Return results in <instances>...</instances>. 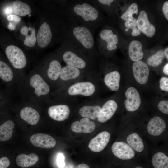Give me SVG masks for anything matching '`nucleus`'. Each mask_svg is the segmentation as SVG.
Segmentation results:
<instances>
[{"mask_svg": "<svg viewBox=\"0 0 168 168\" xmlns=\"http://www.w3.org/2000/svg\"><path fill=\"white\" fill-rule=\"evenodd\" d=\"M142 49V44L140 41L133 40L131 42L128 47V54L131 60L135 62L142 59L144 54Z\"/></svg>", "mask_w": 168, "mask_h": 168, "instance_id": "4be33fe9", "label": "nucleus"}, {"mask_svg": "<svg viewBox=\"0 0 168 168\" xmlns=\"http://www.w3.org/2000/svg\"><path fill=\"white\" fill-rule=\"evenodd\" d=\"M30 84L34 88V93L38 97L46 95L50 91L49 85L39 74H35L31 77Z\"/></svg>", "mask_w": 168, "mask_h": 168, "instance_id": "f8f14e48", "label": "nucleus"}, {"mask_svg": "<svg viewBox=\"0 0 168 168\" xmlns=\"http://www.w3.org/2000/svg\"><path fill=\"white\" fill-rule=\"evenodd\" d=\"M5 53L9 61L15 68L21 69L26 66V56L19 47L13 45L8 46L6 49Z\"/></svg>", "mask_w": 168, "mask_h": 168, "instance_id": "20e7f679", "label": "nucleus"}, {"mask_svg": "<svg viewBox=\"0 0 168 168\" xmlns=\"http://www.w3.org/2000/svg\"><path fill=\"white\" fill-rule=\"evenodd\" d=\"M136 23L138 29L147 37H152L155 34V28L150 22L145 11L142 10L140 12Z\"/></svg>", "mask_w": 168, "mask_h": 168, "instance_id": "9d476101", "label": "nucleus"}, {"mask_svg": "<svg viewBox=\"0 0 168 168\" xmlns=\"http://www.w3.org/2000/svg\"><path fill=\"white\" fill-rule=\"evenodd\" d=\"M52 33L50 26L46 22H44L40 26L37 32V40L38 46L44 48L48 45L51 42Z\"/></svg>", "mask_w": 168, "mask_h": 168, "instance_id": "ddd939ff", "label": "nucleus"}, {"mask_svg": "<svg viewBox=\"0 0 168 168\" xmlns=\"http://www.w3.org/2000/svg\"><path fill=\"white\" fill-rule=\"evenodd\" d=\"M30 141L34 146L44 149L52 148L56 144L54 138L49 135L42 133L33 135L30 138Z\"/></svg>", "mask_w": 168, "mask_h": 168, "instance_id": "6e6552de", "label": "nucleus"}, {"mask_svg": "<svg viewBox=\"0 0 168 168\" xmlns=\"http://www.w3.org/2000/svg\"><path fill=\"white\" fill-rule=\"evenodd\" d=\"M101 108L99 105L85 106L82 107L79 110L80 114L84 118L93 120L98 117Z\"/></svg>", "mask_w": 168, "mask_h": 168, "instance_id": "5701e85b", "label": "nucleus"}, {"mask_svg": "<svg viewBox=\"0 0 168 168\" xmlns=\"http://www.w3.org/2000/svg\"><path fill=\"white\" fill-rule=\"evenodd\" d=\"M99 36L102 40L106 42V47L108 50L111 51L117 49L118 36L116 35L113 34L112 30L104 29L100 33Z\"/></svg>", "mask_w": 168, "mask_h": 168, "instance_id": "a211bd4d", "label": "nucleus"}, {"mask_svg": "<svg viewBox=\"0 0 168 168\" xmlns=\"http://www.w3.org/2000/svg\"><path fill=\"white\" fill-rule=\"evenodd\" d=\"M39 157L36 154L32 153L28 155L21 154L16 159V163L21 168H26L35 165L39 160Z\"/></svg>", "mask_w": 168, "mask_h": 168, "instance_id": "aec40b11", "label": "nucleus"}, {"mask_svg": "<svg viewBox=\"0 0 168 168\" xmlns=\"http://www.w3.org/2000/svg\"><path fill=\"white\" fill-rule=\"evenodd\" d=\"M111 150L115 156L123 160L132 159L135 154L134 150L128 144L123 142H114L112 145Z\"/></svg>", "mask_w": 168, "mask_h": 168, "instance_id": "39448f33", "label": "nucleus"}, {"mask_svg": "<svg viewBox=\"0 0 168 168\" xmlns=\"http://www.w3.org/2000/svg\"><path fill=\"white\" fill-rule=\"evenodd\" d=\"M164 51L160 50L147 59V64L153 67H156L160 65L165 57Z\"/></svg>", "mask_w": 168, "mask_h": 168, "instance_id": "2f4dec72", "label": "nucleus"}, {"mask_svg": "<svg viewBox=\"0 0 168 168\" xmlns=\"http://www.w3.org/2000/svg\"><path fill=\"white\" fill-rule=\"evenodd\" d=\"M20 32L22 35L25 36L24 41V44L30 47L34 46L37 40L35 29L32 27H28L24 26L21 28Z\"/></svg>", "mask_w": 168, "mask_h": 168, "instance_id": "393cba45", "label": "nucleus"}, {"mask_svg": "<svg viewBox=\"0 0 168 168\" xmlns=\"http://www.w3.org/2000/svg\"><path fill=\"white\" fill-rule=\"evenodd\" d=\"M168 64L167 63L163 67V72L166 75H168Z\"/></svg>", "mask_w": 168, "mask_h": 168, "instance_id": "a18cd8bd", "label": "nucleus"}, {"mask_svg": "<svg viewBox=\"0 0 168 168\" xmlns=\"http://www.w3.org/2000/svg\"><path fill=\"white\" fill-rule=\"evenodd\" d=\"M10 164L9 160L7 157H3L0 159V168H7Z\"/></svg>", "mask_w": 168, "mask_h": 168, "instance_id": "4c0bfd02", "label": "nucleus"}, {"mask_svg": "<svg viewBox=\"0 0 168 168\" xmlns=\"http://www.w3.org/2000/svg\"><path fill=\"white\" fill-rule=\"evenodd\" d=\"M95 86L89 82H80L70 86L68 89V94L71 96L81 95L90 96L94 93Z\"/></svg>", "mask_w": 168, "mask_h": 168, "instance_id": "423d86ee", "label": "nucleus"}, {"mask_svg": "<svg viewBox=\"0 0 168 168\" xmlns=\"http://www.w3.org/2000/svg\"><path fill=\"white\" fill-rule=\"evenodd\" d=\"M31 15L30 14L29 15V16L30 17L31 16Z\"/></svg>", "mask_w": 168, "mask_h": 168, "instance_id": "8fccbe9b", "label": "nucleus"}, {"mask_svg": "<svg viewBox=\"0 0 168 168\" xmlns=\"http://www.w3.org/2000/svg\"><path fill=\"white\" fill-rule=\"evenodd\" d=\"M63 11L68 21L85 26L92 32L96 27L99 11L91 0H66Z\"/></svg>", "mask_w": 168, "mask_h": 168, "instance_id": "f257e3e1", "label": "nucleus"}, {"mask_svg": "<svg viewBox=\"0 0 168 168\" xmlns=\"http://www.w3.org/2000/svg\"><path fill=\"white\" fill-rule=\"evenodd\" d=\"M12 6L14 13L16 15L25 16L30 14L31 12L29 5L19 0L14 1Z\"/></svg>", "mask_w": 168, "mask_h": 168, "instance_id": "c756f323", "label": "nucleus"}, {"mask_svg": "<svg viewBox=\"0 0 168 168\" xmlns=\"http://www.w3.org/2000/svg\"><path fill=\"white\" fill-rule=\"evenodd\" d=\"M100 4L102 5H107L109 6L113 2V0H98L96 1Z\"/></svg>", "mask_w": 168, "mask_h": 168, "instance_id": "a19ab883", "label": "nucleus"}, {"mask_svg": "<svg viewBox=\"0 0 168 168\" xmlns=\"http://www.w3.org/2000/svg\"><path fill=\"white\" fill-rule=\"evenodd\" d=\"M110 137V134L108 132H102L90 141L88 147L93 152H100L107 145Z\"/></svg>", "mask_w": 168, "mask_h": 168, "instance_id": "9b49d317", "label": "nucleus"}, {"mask_svg": "<svg viewBox=\"0 0 168 168\" xmlns=\"http://www.w3.org/2000/svg\"><path fill=\"white\" fill-rule=\"evenodd\" d=\"M160 87L164 91H168V78L165 77H161L159 81Z\"/></svg>", "mask_w": 168, "mask_h": 168, "instance_id": "c9c22d12", "label": "nucleus"}, {"mask_svg": "<svg viewBox=\"0 0 168 168\" xmlns=\"http://www.w3.org/2000/svg\"><path fill=\"white\" fill-rule=\"evenodd\" d=\"M120 75L116 71L107 74L104 77V82L107 87L111 91H116L119 87Z\"/></svg>", "mask_w": 168, "mask_h": 168, "instance_id": "412c9836", "label": "nucleus"}, {"mask_svg": "<svg viewBox=\"0 0 168 168\" xmlns=\"http://www.w3.org/2000/svg\"><path fill=\"white\" fill-rule=\"evenodd\" d=\"M133 71L134 77L139 83L143 84L148 81L149 71L147 65L141 61L134 62L132 66Z\"/></svg>", "mask_w": 168, "mask_h": 168, "instance_id": "1a4fd4ad", "label": "nucleus"}, {"mask_svg": "<svg viewBox=\"0 0 168 168\" xmlns=\"http://www.w3.org/2000/svg\"><path fill=\"white\" fill-rule=\"evenodd\" d=\"M159 110L162 113L166 114H168V101L162 100L158 104Z\"/></svg>", "mask_w": 168, "mask_h": 168, "instance_id": "f704fd0d", "label": "nucleus"}, {"mask_svg": "<svg viewBox=\"0 0 168 168\" xmlns=\"http://www.w3.org/2000/svg\"><path fill=\"white\" fill-rule=\"evenodd\" d=\"M63 37L64 41L84 54L92 57L96 49L93 32L89 29L68 21L64 30Z\"/></svg>", "mask_w": 168, "mask_h": 168, "instance_id": "f03ea898", "label": "nucleus"}, {"mask_svg": "<svg viewBox=\"0 0 168 168\" xmlns=\"http://www.w3.org/2000/svg\"><path fill=\"white\" fill-rule=\"evenodd\" d=\"M95 128V122L86 118H83L80 121H75L71 125L72 130L76 133H90L94 131Z\"/></svg>", "mask_w": 168, "mask_h": 168, "instance_id": "2eb2a0df", "label": "nucleus"}, {"mask_svg": "<svg viewBox=\"0 0 168 168\" xmlns=\"http://www.w3.org/2000/svg\"><path fill=\"white\" fill-rule=\"evenodd\" d=\"M166 128L165 121L159 116H154L149 121L147 127L149 134L156 136L162 134Z\"/></svg>", "mask_w": 168, "mask_h": 168, "instance_id": "dca6fc26", "label": "nucleus"}, {"mask_svg": "<svg viewBox=\"0 0 168 168\" xmlns=\"http://www.w3.org/2000/svg\"><path fill=\"white\" fill-rule=\"evenodd\" d=\"M137 4L136 3L132 4L128 8L126 11L123 14L121 18L124 21H128L133 19V14L138 13Z\"/></svg>", "mask_w": 168, "mask_h": 168, "instance_id": "473e14b6", "label": "nucleus"}, {"mask_svg": "<svg viewBox=\"0 0 168 168\" xmlns=\"http://www.w3.org/2000/svg\"><path fill=\"white\" fill-rule=\"evenodd\" d=\"M126 99L124 104L128 111L134 112L140 107L141 103L140 96L138 91L133 87L128 88L125 93Z\"/></svg>", "mask_w": 168, "mask_h": 168, "instance_id": "0eeeda50", "label": "nucleus"}, {"mask_svg": "<svg viewBox=\"0 0 168 168\" xmlns=\"http://www.w3.org/2000/svg\"><path fill=\"white\" fill-rule=\"evenodd\" d=\"M13 77V74L11 68L6 63L0 61V78L5 81L9 82Z\"/></svg>", "mask_w": 168, "mask_h": 168, "instance_id": "7c9ffc66", "label": "nucleus"}, {"mask_svg": "<svg viewBox=\"0 0 168 168\" xmlns=\"http://www.w3.org/2000/svg\"><path fill=\"white\" fill-rule=\"evenodd\" d=\"M70 110L68 106L64 104L54 105L48 110L49 117L53 119L59 121H63L69 116Z\"/></svg>", "mask_w": 168, "mask_h": 168, "instance_id": "4468645a", "label": "nucleus"}, {"mask_svg": "<svg viewBox=\"0 0 168 168\" xmlns=\"http://www.w3.org/2000/svg\"><path fill=\"white\" fill-rule=\"evenodd\" d=\"M14 127V122L12 120H8L0 126V141H6L11 138Z\"/></svg>", "mask_w": 168, "mask_h": 168, "instance_id": "bb28decb", "label": "nucleus"}, {"mask_svg": "<svg viewBox=\"0 0 168 168\" xmlns=\"http://www.w3.org/2000/svg\"><path fill=\"white\" fill-rule=\"evenodd\" d=\"M57 163L60 168H63L65 166L64 157L62 153H59L57 157Z\"/></svg>", "mask_w": 168, "mask_h": 168, "instance_id": "e433bc0d", "label": "nucleus"}, {"mask_svg": "<svg viewBox=\"0 0 168 168\" xmlns=\"http://www.w3.org/2000/svg\"><path fill=\"white\" fill-rule=\"evenodd\" d=\"M20 115L21 118L31 125L36 124L40 119L38 112L30 107H26L21 111Z\"/></svg>", "mask_w": 168, "mask_h": 168, "instance_id": "6ab92c4d", "label": "nucleus"}, {"mask_svg": "<svg viewBox=\"0 0 168 168\" xmlns=\"http://www.w3.org/2000/svg\"><path fill=\"white\" fill-rule=\"evenodd\" d=\"M129 30V29H128V28H126V29H125V31L127 32V31H128V30Z\"/></svg>", "mask_w": 168, "mask_h": 168, "instance_id": "09e8293b", "label": "nucleus"}, {"mask_svg": "<svg viewBox=\"0 0 168 168\" xmlns=\"http://www.w3.org/2000/svg\"><path fill=\"white\" fill-rule=\"evenodd\" d=\"M12 12V8L11 6H8L6 7L4 10V13L6 15L10 14Z\"/></svg>", "mask_w": 168, "mask_h": 168, "instance_id": "79ce46f5", "label": "nucleus"}, {"mask_svg": "<svg viewBox=\"0 0 168 168\" xmlns=\"http://www.w3.org/2000/svg\"><path fill=\"white\" fill-rule=\"evenodd\" d=\"M128 144L134 150L138 152H142L144 149L143 142L138 134L133 133L127 137Z\"/></svg>", "mask_w": 168, "mask_h": 168, "instance_id": "a878e982", "label": "nucleus"}, {"mask_svg": "<svg viewBox=\"0 0 168 168\" xmlns=\"http://www.w3.org/2000/svg\"><path fill=\"white\" fill-rule=\"evenodd\" d=\"M165 56H166L167 59H168V48H166L164 51Z\"/></svg>", "mask_w": 168, "mask_h": 168, "instance_id": "49530a36", "label": "nucleus"}, {"mask_svg": "<svg viewBox=\"0 0 168 168\" xmlns=\"http://www.w3.org/2000/svg\"><path fill=\"white\" fill-rule=\"evenodd\" d=\"M80 74V69L67 65L62 68L59 77L62 80L66 81L77 78Z\"/></svg>", "mask_w": 168, "mask_h": 168, "instance_id": "b1692460", "label": "nucleus"}, {"mask_svg": "<svg viewBox=\"0 0 168 168\" xmlns=\"http://www.w3.org/2000/svg\"><path fill=\"white\" fill-rule=\"evenodd\" d=\"M118 108L116 102L110 100L106 102L103 106L100 114L97 118L98 121L104 123L110 119L113 115Z\"/></svg>", "mask_w": 168, "mask_h": 168, "instance_id": "f3484780", "label": "nucleus"}, {"mask_svg": "<svg viewBox=\"0 0 168 168\" xmlns=\"http://www.w3.org/2000/svg\"><path fill=\"white\" fill-rule=\"evenodd\" d=\"M75 168H90V167L87 164L82 163L78 165Z\"/></svg>", "mask_w": 168, "mask_h": 168, "instance_id": "37998d69", "label": "nucleus"}, {"mask_svg": "<svg viewBox=\"0 0 168 168\" xmlns=\"http://www.w3.org/2000/svg\"><path fill=\"white\" fill-rule=\"evenodd\" d=\"M62 58L67 65L82 69L87 68V61L83 58L85 55L69 43L64 41Z\"/></svg>", "mask_w": 168, "mask_h": 168, "instance_id": "7ed1b4c3", "label": "nucleus"}, {"mask_svg": "<svg viewBox=\"0 0 168 168\" xmlns=\"http://www.w3.org/2000/svg\"><path fill=\"white\" fill-rule=\"evenodd\" d=\"M62 69L60 62L57 60H53L50 63L47 71L49 78L53 81L57 80L60 76Z\"/></svg>", "mask_w": 168, "mask_h": 168, "instance_id": "cd10ccee", "label": "nucleus"}, {"mask_svg": "<svg viewBox=\"0 0 168 168\" xmlns=\"http://www.w3.org/2000/svg\"><path fill=\"white\" fill-rule=\"evenodd\" d=\"M136 19H133L132 20L127 21L125 23V26L128 29H132V35L134 36H137L139 35L141 32L138 29L137 25Z\"/></svg>", "mask_w": 168, "mask_h": 168, "instance_id": "72a5a7b5", "label": "nucleus"}, {"mask_svg": "<svg viewBox=\"0 0 168 168\" xmlns=\"http://www.w3.org/2000/svg\"><path fill=\"white\" fill-rule=\"evenodd\" d=\"M152 161L155 168H168V157L163 152H158L155 154Z\"/></svg>", "mask_w": 168, "mask_h": 168, "instance_id": "c85d7f7f", "label": "nucleus"}, {"mask_svg": "<svg viewBox=\"0 0 168 168\" xmlns=\"http://www.w3.org/2000/svg\"><path fill=\"white\" fill-rule=\"evenodd\" d=\"M162 11L166 19L168 20V1H166L163 4L162 7Z\"/></svg>", "mask_w": 168, "mask_h": 168, "instance_id": "ea45409f", "label": "nucleus"}, {"mask_svg": "<svg viewBox=\"0 0 168 168\" xmlns=\"http://www.w3.org/2000/svg\"><path fill=\"white\" fill-rule=\"evenodd\" d=\"M135 168H143L142 167H141V166H137V167H136Z\"/></svg>", "mask_w": 168, "mask_h": 168, "instance_id": "de8ad7c7", "label": "nucleus"}, {"mask_svg": "<svg viewBox=\"0 0 168 168\" xmlns=\"http://www.w3.org/2000/svg\"><path fill=\"white\" fill-rule=\"evenodd\" d=\"M7 27L9 30H13L15 29L16 26L11 22H10L7 26Z\"/></svg>", "mask_w": 168, "mask_h": 168, "instance_id": "c03bdc74", "label": "nucleus"}, {"mask_svg": "<svg viewBox=\"0 0 168 168\" xmlns=\"http://www.w3.org/2000/svg\"><path fill=\"white\" fill-rule=\"evenodd\" d=\"M7 19L10 22L14 21L18 22L21 20L20 17L18 16L12 14L9 15L7 17Z\"/></svg>", "mask_w": 168, "mask_h": 168, "instance_id": "58836bf2", "label": "nucleus"}]
</instances>
